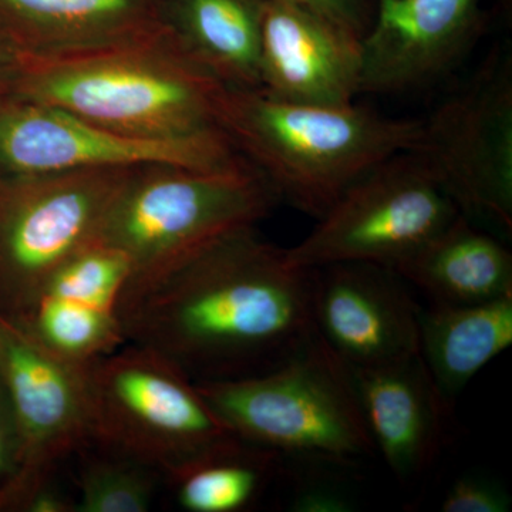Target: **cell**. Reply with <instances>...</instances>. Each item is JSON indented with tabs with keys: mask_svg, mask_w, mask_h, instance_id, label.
I'll return each instance as SVG.
<instances>
[{
	"mask_svg": "<svg viewBox=\"0 0 512 512\" xmlns=\"http://www.w3.org/2000/svg\"><path fill=\"white\" fill-rule=\"evenodd\" d=\"M396 274L434 303L471 305L512 295V255L460 214L410 256Z\"/></svg>",
	"mask_w": 512,
	"mask_h": 512,
	"instance_id": "obj_17",
	"label": "cell"
},
{
	"mask_svg": "<svg viewBox=\"0 0 512 512\" xmlns=\"http://www.w3.org/2000/svg\"><path fill=\"white\" fill-rule=\"evenodd\" d=\"M130 275L131 264L123 252L96 242L64 262L43 286L39 298L53 296L117 313L120 293Z\"/></svg>",
	"mask_w": 512,
	"mask_h": 512,
	"instance_id": "obj_22",
	"label": "cell"
},
{
	"mask_svg": "<svg viewBox=\"0 0 512 512\" xmlns=\"http://www.w3.org/2000/svg\"><path fill=\"white\" fill-rule=\"evenodd\" d=\"M511 497L501 485L484 477L464 476L448 488L440 510L443 512H507Z\"/></svg>",
	"mask_w": 512,
	"mask_h": 512,
	"instance_id": "obj_24",
	"label": "cell"
},
{
	"mask_svg": "<svg viewBox=\"0 0 512 512\" xmlns=\"http://www.w3.org/2000/svg\"><path fill=\"white\" fill-rule=\"evenodd\" d=\"M245 160L221 128L184 137H138L13 94L0 97L3 175L150 164L214 170Z\"/></svg>",
	"mask_w": 512,
	"mask_h": 512,
	"instance_id": "obj_10",
	"label": "cell"
},
{
	"mask_svg": "<svg viewBox=\"0 0 512 512\" xmlns=\"http://www.w3.org/2000/svg\"><path fill=\"white\" fill-rule=\"evenodd\" d=\"M315 269L256 227L239 229L181 261L131 275L117 303L124 342L151 350L192 382L268 372L313 332Z\"/></svg>",
	"mask_w": 512,
	"mask_h": 512,
	"instance_id": "obj_1",
	"label": "cell"
},
{
	"mask_svg": "<svg viewBox=\"0 0 512 512\" xmlns=\"http://www.w3.org/2000/svg\"><path fill=\"white\" fill-rule=\"evenodd\" d=\"M413 153L463 214L512 231V60L485 59L427 119Z\"/></svg>",
	"mask_w": 512,
	"mask_h": 512,
	"instance_id": "obj_9",
	"label": "cell"
},
{
	"mask_svg": "<svg viewBox=\"0 0 512 512\" xmlns=\"http://www.w3.org/2000/svg\"><path fill=\"white\" fill-rule=\"evenodd\" d=\"M19 439L8 393L0 379V490L8 484L18 463Z\"/></svg>",
	"mask_w": 512,
	"mask_h": 512,
	"instance_id": "obj_27",
	"label": "cell"
},
{
	"mask_svg": "<svg viewBox=\"0 0 512 512\" xmlns=\"http://www.w3.org/2000/svg\"><path fill=\"white\" fill-rule=\"evenodd\" d=\"M217 126L299 211L319 220L350 185L387 158L412 151L420 120L353 103H289L258 89L222 90Z\"/></svg>",
	"mask_w": 512,
	"mask_h": 512,
	"instance_id": "obj_2",
	"label": "cell"
},
{
	"mask_svg": "<svg viewBox=\"0 0 512 512\" xmlns=\"http://www.w3.org/2000/svg\"><path fill=\"white\" fill-rule=\"evenodd\" d=\"M313 325L349 367L386 365L419 353L420 308L390 269L333 264L315 269Z\"/></svg>",
	"mask_w": 512,
	"mask_h": 512,
	"instance_id": "obj_13",
	"label": "cell"
},
{
	"mask_svg": "<svg viewBox=\"0 0 512 512\" xmlns=\"http://www.w3.org/2000/svg\"><path fill=\"white\" fill-rule=\"evenodd\" d=\"M164 0H0V40L19 60L82 52L167 30Z\"/></svg>",
	"mask_w": 512,
	"mask_h": 512,
	"instance_id": "obj_16",
	"label": "cell"
},
{
	"mask_svg": "<svg viewBox=\"0 0 512 512\" xmlns=\"http://www.w3.org/2000/svg\"><path fill=\"white\" fill-rule=\"evenodd\" d=\"M350 372L370 439L394 476L412 480L426 473L446 441L451 403L420 353Z\"/></svg>",
	"mask_w": 512,
	"mask_h": 512,
	"instance_id": "obj_15",
	"label": "cell"
},
{
	"mask_svg": "<svg viewBox=\"0 0 512 512\" xmlns=\"http://www.w3.org/2000/svg\"><path fill=\"white\" fill-rule=\"evenodd\" d=\"M90 443L174 481L205 461L247 447L197 384L134 345L87 363Z\"/></svg>",
	"mask_w": 512,
	"mask_h": 512,
	"instance_id": "obj_4",
	"label": "cell"
},
{
	"mask_svg": "<svg viewBox=\"0 0 512 512\" xmlns=\"http://www.w3.org/2000/svg\"><path fill=\"white\" fill-rule=\"evenodd\" d=\"M29 512H74V504L70 503L53 484L46 485L37 491L23 508Z\"/></svg>",
	"mask_w": 512,
	"mask_h": 512,
	"instance_id": "obj_28",
	"label": "cell"
},
{
	"mask_svg": "<svg viewBox=\"0 0 512 512\" xmlns=\"http://www.w3.org/2000/svg\"><path fill=\"white\" fill-rule=\"evenodd\" d=\"M293 512H348L353 510L352 500L336 488L325 484H309L299 488L289 503Z\"/></svg>",
	"mask_w": 512,
	"mask_h": 512,
	"instance_id": "obj_26",
	"label": "cell"
},
{
	"mask_svg": "<svg viewBox=\"0 0 512 512\" xmlns=\"http://www.w3.org/2000/svg\"><path fill=\"white\" fill-rule=\"evenodd\" d=\"M136 167L0 174V315L19 322L57 269L96 244Z\"/></svg>",
	"mask_w": 512,
	"mask_h": 512,
	"instance_id": "obj_7",
	"label": "cell"
},
{
	"mask_svg": "<svg viewBox=\"0 0 512 512\" xmlns=\"http://www.w3.org/2000/svg\"><path fill=\"white\" fill-rule=\"evenodd\" d=\"M512 345V295L471 305L433 303L419 315V353L448 403Z\"/></svg>",
	"mask_w": 512,
	"mask_h": 512,
	"instance_id": "obj_19",
	"label": "cell"
},
{
	"mask_svg": "<svg viewBox=\"0 0 512 512\" xmlns=\"http://www.w3.org/2000/svg\"><path fill=\"white\" fill-rule=\"evenodd\" d=\"M195 384L239 439L279 456L349 466L375 450L350 367L316 329L268 372Z\"/></svg>",
	"mask_w": 512,
	"mask_h": 512,
	"instance_id": "obj_5",
	"label": "cell"
},
{
	"mask_svg": "<svg viewBox=\"0 0 512 512\" xmlns=\"http://www.w3.org/2000/svg\"><path fill=\"white\" fill-rule=\"evenodd\" d=\"M13 323L50 352L79 365L126 345L117 313L53 296L37 298L25 318Z\"/></svg>",
	"mask_w": 512,
	"mask_h": 512,
	"instance_id": "obj_21",
	"label": "cell"
},
{
	"mask_svg": "<svg viewBox=\"0 0 512 512\" xmlns=\"http://www.w3.org/2000/svg\"><path fill=\"white\" fill-rule=\"evenodd\" d=\"M302 8L312 10L359 36H365L373 15L375 0H291Z\"/></svg>",
	"mask_w": 512,
	"mask_h": 512,
	"instance_id": "obj_25",
	"label": "cell"
},
{
	"mask_svg": "<svg viewBox=\"0 0 512 512\" xmlns=\"http://www.w3.org/2000/svg\"><path fill=\"white\" fill-rule=\"evenodd\" d=\"M86 365L47 350L0 315V379L18 430V463L0 507H22L52 484L57 467L90 443Z\"/></svg>",
	"mask_w": 512,
	"mask_h": 512,
	"instance_id": "obj_11",
	"label": "cell"
},
{
	"mask_svg": "<svg viewBox=\"0 0 512 512\" xmlns=\"http://www.w3.org/2000/svg\"><path fill=\"white\" fill-rule=\"evenodd\" d=\"M258 90L289 103H356L362 36L291 0H266L259 45Z\"/></svg>",
	"mask_w": 512,
	"mask_h": 512,
	"instance_id": "obj_14",
	"label": "cell"
},
{
	"mask_svg": "<svg viewBox=\"0 0 512 512\" xmlns=\"http://www.w3.org/2000/svg\"><path fill=\"white\" fill-rule=\"evenodd\" d=\"M222 86L168 30L49 57L19 60L13 96L131 136H191L217 126Z\"/></svg>",
	"mask_w": 512,
	"mask_h": 512,
	"instance_id": "obj_3",
	"label": "cell"
},
{
	"mask_svg": "<svg viewBox=\"0 0 512 512\" xmlns=\"http://www.w3.org/2000/svg\"><path fill=\"white\" fill-rule=\"evenodd\" d=\"M487 26L483 0H375L360 94L426 90L450 76Z\"/></svg>",
	"mask_w": 512,
	"mask_h": 512,
	"instance_id": "obj_12",
	"label": "cell"
},
{
	"mask_svg": "<svg viewBox=\"0 0 512 512\" xmlns=\"http://www.w3.org/2000/svg\"><path fill=\"white\" fill-rule=\"evenodd\" d=\"M266 0H164V25L177 45L228 89H259Z\"/></svg>",
	"mask_w": 512,
	"mask_h": 512,
	"instance_id": "obj_18",
	"label": "cell"
},
{
	"mask_svg": "<svg viewBox=\"0 0 512 512\" xmlns=\"http://www.w3.org/2000/svg\"><path fill=\"white\" fill-rule=\"evenodd\" d=\"M278 201L248 160L214 170L143 165L114 202L97 242L123 252L131 275L143 274L256 227Z\"/></svg>",
	"mask_w": 512,
	"mask_h": 512,
	"instance_id": "obj_6",
	"label": "cell"
},
{
	"mask_svg": "<svg viewBox=\"0 0 512 512\" xmlns=\"http://www.w3.org/2000/svg\"><path fill=\"white\" fill-rule=\"evenodd\" d=\"M18 66V57L0 40V97L12 92Z\"/></svg>",
	"mask_w": 512,
	"mask_h": 512,
	"instance_id": "obj_29",
	"label": "cell"
},
{
	"mask_svg": "<svg viewBox=\"0 0 512 512\" xmlns=\"http://www.w3.org/2000/svg\"><path fill=\"white\" fill-rule=\"evenodd\" d=\"M80 473L74 512H146L156 495L158 474L104 451Z\"/></svg>",
	"mask_w": 512,
	"mask_h": 512,
	"instance_id": "obj_23",
	"label": "cell"
},
{
	"mask_svg": "<svg viewBox=\"0 0 512 512\" xmlns=\"http://www.w3.org/2000/svg\"><path fill=\"white\" fill-rule=\"evenodd\" d=\"M460 212L423 161L404 151L350 185L286 256L299 268L370 264L396 272Z\"/></svg>",
	"mask_w": 512,
	"mask_h": 512,
	"instance_id": "obj_8",
	"label": "cell"
},
{
	"mask_svg": "<svg viewBox=\"0 0 512 512\" xmlns=\"http://www.w3.org/2000/svg\"><path fill=\"white\" fill-rule=\"evenodd\" d=\"M279 454L248 444L205 461L174 480L177 501L188 512L247 511L279 471Z\"/></svg>",
	"mask_w": 512,
	"mask_h": 512,
	"instance_id": "obj_20",
	"label": "cell"
}]
</instances>
